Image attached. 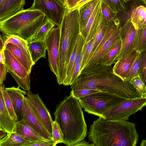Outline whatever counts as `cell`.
<instances>
[{"instance_id":"obj_1","label":"cell","mask_w":146,"mask_h":146,"mask_svg":"<svg viewBox=\"0 0 146 146\" xmlns=\"http://www.w3.org/2000/svg\"><path fill=\"white\" fill-rule=\"evenodd\" d=\"M71 88V90H97L126 99L142 97L130 82L123 80L113 73L111 66L100 64L84 68Z\"/></svg>"},{"instance_id":"obj_2","label":"cell","mask_w":146,"mask_h":146,"mask_svg":"<svg viewBox=\"0 0 146 146\" xmlns=\"http://www.w3.org/2000/svg\"><path fill=\"white\" fill-rule=\"evenodd\" d=\"M88 138L96 146H136L139 135L133 123L99 117L90 125Z\"/></svg>"},{"instance_id":"obj_3","label":"cell","mask_w":146,"mask_h":146,"mask_svg":"<svg viewBox=\"0 0 146 146\" xmlns=\"http://www.w3.org/2000/svg\"><path fill=\"white\" fill-rule=\"evenodd\" d=\"M82 108L78 99L71 93L56 107L54 120L60 127L63 143L66 146H74L87 136V127Z\"/></svg>"},{"instance_id":"obj_4","label":"cell","mask_w":146,"mask_h":146,"mask_svg":"<svg viewBox=\"0 0 146 146\" xmlns=\"http://www.w3.org/2000/svg\"><path fill=\"white\" fill-rule=\"evenodd\" d=\"M45 16L41 11L29 8L0 21L4 35L19 36L28 42L44 23Z\"/></svg>"},{"instance_id":"obj_5","label":"cell","mask_w":146,"mask_h":146,"mask_svg":"<svg viewBox=\"0 0 146 146\" xmlns=\"http://www.w3.org/2000/svg\"><path fill=\"white\" fill-rule=\"evenodd\" d=\"M60 29L59 77L57 80L59 85L62 84L66 76L67 65L72 48L76 37L81 32L79 11H70L66 7Z\"/></svg>"},{"instance_id":"obj_6","label":"cell","mask_w":146,"mask_h":146,"mask_svg":"<svg viewBox=\"0 0 146 146\" xmlns=\"http://www.w3.org/2000/svg\"><path fill=\"white\" fill-rule=\"evenodd\" d=\"M126 99L108 92L100 91L78 100L85 111L104 118L105 113Z\"/></svg>"},{"instance_id":"obj_7","label":"cell","mask_w":146,"mask_h":146,"mask_svg":"<svg viewBox=\"0 0 146 146\" xmlns=\"http://www.w3.org/2000/svg\"><path fill=\"white\" fill-rule=\"evenodd\" d=\"M120 23L117 17L107 23L103 37L95 50L91 52L84 68L100 64L104 55L120 38Z\"/></svg>"},{"instance_id":"obj_8","label":"cell","mask_w":146,"mask_h":146,"mask_svg":"<svg viewBox=\"0 0 146 146\" xmlns=\"http://www.w3.org/2000/svg\"><path fill=\"white\" fill-rule=\"evenodd\" d=\"M146 106V98L127 99L104 114V119L112 120H127L131 115L141 111Z\"/></svg>"},{"instance_id":"obj_9","label":"cell","mask_w":146,"mask_h":146,"mask_svg":"<svg viewBox=\"0 0 146 146\" xmlns=\"http://www.w3.org/2000/svg\"><path fill=\"white\" fill-rule=\"evenodd\" d=\"M5 64L8 72L12 76L20 87L28 91L31 89L30 73L17 60L11 53L5 48Z\"/></svg>"},{"instance_id":"obj_10","label":"cell","mask_w":146,"mask_h":146,"mask_svg":"<svg viewBox=\"0 0 146 146\" xmlns=\"http://www.w3.org/2000/svg\"><path fill=\"white\" fill-rule=\"evenodd\" d=\"M66 7L61 5L56 0H33L32 5L29 8L40 11L46 17L60 28Z\"/></svg>"},{"instance_id":"obj_11","label":"cell","mask_w":146,"mask_h":146,"mask_svg":"<svg viewBox=\"0 0 146 146\" xmlns=\"http://www.w3.org/2000/svg\"><path fill=\"white\" fill-rule=\"evenodd\" d=\"M60 29L58 27H54L46 37L45 42L47 48L49 66L51 71L56 76L59 77Z\"/></svg>"},{"instance_id":"obj_12","label":"cell","mask_w":146,"mask_h":146,"mask_svg":"<svg viewBox=\"0 0 146 146\" xmlns=\"http://www.w3.org/2000/svg\"><path fill=\"white\" fill-rule=\"evenodd\" d=\"M26 97L36 113L52 136L53 120L50 113L38 93L34 94L30 90Z\"/></svg>"},{"instance_id":"obj_13","label":"cell","mask_w":146,"mask_h":146,"mask_svg":"<svg viewBox=\"0 0 146 146\" xmlns=\"http://www.w3.org/2000/svg\"><path fill=\"white\" fill-rule=\"evenodd\" d=\"M137 29L130 18L120 29L122 45L117 60L135 49V39Z\"/></svg>"},{"instance_id":"obj_14","label":"cell","mask_w":146,"mask_h":146,"mask_svg":"<svg viewBox=\"0 0 146 146\" xmlns=\"http://www.w3.org/2000/svg\"><path fill=\"white\" fill-rule=\"evenodd\" d=\"M23 112V118L26 120L42 136L48 140L53 141L52 135L39 119L25 96Z\"/></svg>"},{"instance_id":"obj_15","label":"cell","mask_w":146,"mask_h":146,"mask_svg":"<svg viewBox=\"0 0 146 146\" xmlns=\"http://www.w3.org/2000/svg\"><path fill=\"white\" fill-rule=\"evenodd\" d=\"M139 52L134 49L118 59L112 67L113 73L125 81L130 69Z\"/></svg>"},{"instance_id":"obj_16","label":"cell","mask_w":146,"mask_h":146,"mask_svg":"<svg viewBox=\"0 0 146 146\" xmlns=\"http://www.w3.org/2000/svg\"><path fill=\"white\" fill-rule=\"evenodd\" d=\"M102 1L97 0L93 12L85 28L81 32L85 39V43L95 36L102 15L101 8Z\"/></svg>"},{"instance_id":"obj_17","label":"cell","mask_w":146,"mask_h":146,"mask_svg":"<svg viewBox=\"0 0 146 146\" xmlns=\"http://www.w3.org/2000/svg\"><path fill=\"white\" fill-rule=\"evenodd\" d=\"M5 85L2 83L0 86V127L7 134L15 132L16 123L11 117L6 107L3 96Z\"/></svg>"},{"instance_id":"obj_18","label":"cell","mask_w":146,"mask_h":146,"mask_svg":"<svg viewBox=\"0 0 146 146\" xmlns=\"http://www.w3.org/2000/svg\"><path fill=\"white\" fill-rule=\"evenodd\" d=\"M15 132L31 142L40 140L50 141L42 136L24 118L16 122Z\"/></svg>"},{"instance_id":"obj_19","label":"cell","mask_w":146,"mask_h":146,"mask_svg":"<svg viewBox=\"0 0 146 146\" xmlns=\"http://www.w3.org/2000/svg\"><path fill=\"white\" fill-rule=\"evenodd\" d=\"M18 86L5 88L13 107L17 118V121L22 120L23 118V107L24 98L27 92L21 90Z\"/></svg>"},{"instance_id":"obj_20","label":"cell","mask_w":146,"mask_h":146,"mask_svg":"<svg viewBox=\"0 0 146 146\" xmlns=\"http://www.w3.org/2000/svg\"><path fill=\"white\" fill-rule=\"evenodd\" d=\"M25 0H2L0 3V21L24 10Z\"/></svg>"},{"instance_id":"obj_21","label":"cell","mask_w":146,"mask_h":146,"mask_svg":"<svg viewBox=\"0 0 146 146\" xmlns=\"http://www.w3.org/2000/svg\"><path fill=\"white\" fill-rule=\"evenodd\" d=\"M3 38L5 41L3 50H4L7 45L9 43L17 45L23 52L29 64L33 66L29 49L28 42L22 38L14 35L10 36L4 35Z\"/></svg>"},{"instance_id":"obj_22","label":"cell","mask_w":146,"mask_h":146,"mask_svg":"<svg viewBox=\"0 0 146 146\" xmlns=\"http://www.w3.org/2000/svg\"><path fill=\"white\" fill-rule=\"evenodd\" d=\"M29 47L33 65L40 58H46L47 48L45 41L38 40L28 42Z\"/></svg>"},{"instance_id":"obj_23","label":"cell","mask_w":146,"mask_h":146,"mask_svg":"<svg viewBox=\"0 0 146 146\" xmlns=\"http://www.w3.org/2000/svg\"><path fill=\"white\" fill-rule=\"evenodd\" d=\"M121 45L122 41L120 38L103 57L100 64L110 66L115 64L120 51Z\"/></svg>"},{"instance_id":"obj_24","label":"cell","mask_w":146,"mask_h":146,"mask_svg":"<svg viewBox=\"0 0 146 146\" xmlns=\"http://www.w3.org/2000/svg\"><path fill=\"white\" fill-rule=\"evenodd\" d=\"M31 142L16 132L7 134L0 140V146H27Z\"/></svg>"},{"instance_id":"obj_25","label":"cell","mask_w":146,"mask_h":146,"mask_svg":"<svg viewBox=\"0 0 146 146\" xmlns=\"http://www.w3.org/2000/svg\"><path fill=\"white\" fill-rule=\"evenodd\" d=\"M130 18L136 29L142 25L146 24V6L141 5L134 9Z\"/></svg>"},{"instance_id":"obj_26","label":"cell","mask_w":146,"mask_h":146,"mask_svg":"<svg viewBox=\"0 0 146 146\" xmlns=\"http://www.w3.org/2000/svg\"><path fill=\"white\" fill-rule=\"evenodd\" d=\"M97 0H94L87 3L79 10L80 15L81 32L85 28L96 5Z\"/></svg>"},{"instance_id":"obj_27","label":"cell","mask_w":146,"mask_h":146,"mask_svg":"<svg viewBox=\"0 0 146 146\" xmlns=\"http://www.w3.org/2000/svg\"><path fill=\"white\" fill-rule=\"evenodd\" d=\"M5 48L9 50L27 71L31 73L32 66L29 64L23 52L17 45L9 43Z\"/></svg>"},{"instance_id":"obj_28","label":"cell","mask_w":146,"mask_h":146,"mask_svg":"<svg viewBox=\"0 0 146 146\" xmlns=\"http://www.w3.org/2000/svg\"><path fill=\"white\" fill-rule=\"evenodd\" d=\"M55 25L53 22L46 17L44 22L43 25L28 42L38 40L45 41L50 31Z\"/></svg>"},{"instance_id":"obj_29","label":"cell","mask_w":146,"mask_h":146,"mask_svg":"<svg viewBox=\"0 0 146 146\" xmlns=\"http://www.w3.org/2000/svg\"><path fill=\"white\" fill-rule=\"evenodd\" d=\"M135 47V49L139 52L146 49V24L142 25L137 29Z\"/></svg>"},{"instance_id":"obj_30","label":"cell","mask_w":146,"mask_h":146,"mask_svg":"<svg viewBox=\"0 0 146 146\" xmlns=\"http://www.w3.org/2000/svg\"><path fill=\"white\" fill-rule=\"evenodd\" d=\"M85 43V40L82 36L80 41L77 51L76 56L71 71L64 80L62 84L64 86H70L71 77L74 69L76 65L82 60L83 50Z\"/></svg>"},{"instance_id":"obj_31","label":"cell","mask_w":146,"mask_h":146,"mask_svg":"<svg viewBox=\"0 0 146 146\" xmlns=\"http://www.w3.org/2000/svg\"><path fill=\"white\" fill-rule=\"evenodd\" d=\"M107 24V21L102 14L95 35L93 47L91 52L95 50L102 40L105 34Z\"/></svg>"},{"instance_id":"obj_32","label":"cell","mask_w":146,"mask_h":146,"mask_svg":"<svg viewBox=\"0 0 146 146\" xmlns=\"http://www.w3.org/2000/svg\"><path fill=\"white\" fill-rule=\"evenodd\" d=\"M82 36V35L81 32L79 33L72 48L67 65L65 78L71 71L74 60L76 55L79 44Z\"/></svg>"},{"instance_id":"obj_33","label":"cell","mask_w":146,"mask_h":146,"mask_svg":"<svg viewBox=\"0 0 146 146\" xmlns=\"http://www.w3.org/2000/svg\"><path fill=\"white\" fill-rule=\"evenodd\" d=\"M105 1L115 13L117 14L125 12L126 8L125 2L123 0H103Z\"/></svg>"},{"instance_id":"obj_34","label":"cell","mask_w":146,"mask_h":146,"mask_svg":"<svg viewBox=\"0 0 146 146\" xmlns=\"http://www.w3.org/2000/svg\"><path fill=\"white\" fill-rule=\"evenodd\" d=\"M94 38L95 36L87 42L84 44L80 73L83 69L84 65L92 51Z\"/></svg>"},{"instance_id":"obj_35","label":"cell","mask_w":146,"mask_h":146,"mask_svg":"<svg viewBox=\"0 0 146 146\" xmlns=\"http://www.w3.org/2000/svg\"><path fill=\"white\" fill-rule=\"evenodd\" d=\"M52 125V136L55 146L59 143H63V135L59 124L54 120L53 121Z\"/></svg>"},{"instance_id":"obj_36","label":"cell","mask_w":146,"mask_h":146,"mask_svg":"<svg viewBox=\"0 0 146 146\" xmlns=\"http://www.w3.org/2000/svg\"><path fill=\"white\" fill-rule=\"evenodd\" d=\"M139 75L146 86V49L140 52Z\"/></svg>"},{"instance_id":"obj_37","label":"cell","mask_w":146,"mask_h":146,"mask_svg":"<svg viewBox=\"0 0 146 146\" xmlns=\"http://www.w3.org/2000/svg\"><path fill=\"white\" fill-rule=\"evenodd\" d=\"M130 82L142 97L146 98V86L139 76L133 78Z\"/></svg>"},{"instance_id":"obj_38","label":"cell","mask_w":146,"mask_h":146,"mask_svg":"<svg viewBox=\"0 0 146 146\" xmlns=\"http://www.w3.org/2000/svg\"><path fill=\"white\" fill-rule=\"evenodd\" d=\"M101 8L102 14L107 23L117 17V14L114 13L108 4L103 0L102 1Z\"/></svg>"},{"instance_id":"obj_39","label":"cell","mask_w":146,"mask_h":146,"mask_svg":"<svg viewBox=\"0 0 146 146\" xmlns=\"http://www.w3.org/2000/svg\"><path fill=\"white\" fill-rule=\"evenodd\" d=\"M3 94L4 102L6 107L12 118L16 122L18 121L17 115L14 111L10 98L5 89L3 91Z\"/></svg>"},{"instance_id":"obj_40","label":"cell","mask_w":146,"mask_h":146,"mask_svg":"<svg viewBox=\"0 0 146 146\" xmlns=\"http://www.w3.org/2000/svg\"><path fill=\"white\" fill-rule=\"evenodd\" d=\"M140 52L138 54L135 61L133 63L128 74L125 81L130 82V81L134 77L139 75V66Z\"/></svg>"},{"instance_id":"obj_41","label":"cell","mask_w":146,"mask_h":146,"mask_svg":"<svg viewBox=\"0 0 146 146\" xmlns=\"http://www.w3.org/2000/svg\"><path fill=\"white\" fill-rule=\"evenodd\" d=\"M100 91H101L97 90L86 88L71 90L70 93L78 99L86 96Z\"/></svg>"},{"instance_id":"obj_42","label":"cell","mask_w":146,"mask_h":146,"mask_svg":"<svg viewBox=\"0 0 146 146\" xmlns=\"http://www.w3.org/2000/svg\"><path fill=\"white\" fill-rule=\"evenodd\" d=\"M27 146H55L53 141L40 140L31 142Z\"/></svg>"},{"instance_id":"obj_43","label":"cell","mask_w":146,"mask_h":146,"mask_svg":"<svg viewBox=\"0 0 146 146\" xmlns=\"http://www.w3.org/2000/svg\"><path fill=\"white\" fill-rule=\"evenodd\" d=\"M81 60L75 66L72 74L70 81V86L72 85L78 78L80 73Z\"/></svg>"},{"instance_id":"obj_44","label":"cell","mask_w":146,"mask_h":146,"mask_svg":"<svg viewBox=\"0 0 146 146\" xmlns=\"http://www.w3.org/2000/svg\"><path fill=\"white\" fill-rule=\"evenodd\" d=\"M8 70L5 64L0 62V84L5 80Z\"/></svg>"},{"instance_id":"obj_45","label":"cell","mask_w":146,"mask_h":146,"mask_svg":"<svg viewBox=\"0 0 146 146\" xmlns=\"http://www.w3.org/2000/svg\"><path fill=\"white\" fill-rule=\"evenodd\" d=\"M94 0H81L76 5L72 8L69 9L70 11H71L75 10H79L85 4Z\"/></svg>"},{"instance_id":"obj_46","label":"cell","mask_w":146,"mask_h":146,"mask_svg":"<svg viewBox=\"0 0 146 146\" xmlns=\"http://www.w3.org/2000/svg\"><path fill=\"white\" fill-rule=\"evenodd\" d=\"M81 0H66V7L69 9L74 7Z\"/></svg>"},{"instance_id":"obj_47","label":"cell","mask_w":146,"mask_h":146,"mask_svg":"<svg viewBox=\"0 0 146 146\" xmlns=\"http://www.w3.org/2000/svg\"><path fill=\"white\" fill-rule=\"evenodd\" d=\"M74 146H94L95 145L93 143H90L89 142L83 140L78 142Z\"/></svg>"},{"instance_id":"obj_48","label":"cell","mask_w":146,"mask_h":146,"mask_svg":"<svg viewBox=\"0 0 146 146\" xmlns=\"http://www.w3.org/2000/svg\"><path fill=\"white\" fill-rule=\"evenodd\" d=\"M5 56L4 50H2L0 51V62L5 64Z\"/></svg>"},{"instance_id":"obj_49","label":"cell","mask_w":146,"mask_h":146,"mask_svg":"<svg viewBox=\"0 0 146 146\" xmlns=\"http://www.w3.org/2000/svg\"><path fill=\"white\" fill-rule=\"evenodd\" d=\"M0 51L3 50L4 46L5 41L1 35H0Z\"/></svg>"},{"instance_id":"obj_50","label":"cell","mask_w":146,"mask_h":146,"mask_svg":"<svg viewBox=\"0 0 146 146\" xmlns=\"http://www.w3.org/2000/svg\"><path fill=\"white\" fill-rule=\"evenodd\" d=\"M0 140L6 136L7 133L0 127Z\"/></svg>"},{"instance_id":"obj_51","label":"cell","mask_w":146,"mask_h":146,"mask_svg":"<svg viewBox=\"0 0 146 146\" xmlns=\"http://www.w3.org/2000/svg\"><path fill=\"white\" fill-rule=\"evenodd\" d=\"M60 4L64 7H66V0H56Z\"/></svg>"},{"instance_id":"obj_52","label":"cell","mask_w":146,"mask_h":146,"mask_svg":"<svg viewBox=\"0 0 146 146\" xmlns=\"http://www.w3.org/2000/svg\"><path fill=\"white\" fill-rule=\"evenodd\" d=\"M140 146H146V140H143L141 141Z\"/></svg>"},{"instance_id":"obj_53","label":"cell","mask_w":146,"mask_h":146,"mask_svg":"<svg viewBox=\"0 0 146 146\" xmlns=\"http://www.w3.org/2000/svg\"><path fill=\"white\" fill-rule=\"evenodd\" d=\"M146 5V0H142V1Z\"/></svg>"},{"instance_id":"obj_54","label":"cell","mask_w":146,"mask_h":146,"mask_svg":"<svg viewBox=\"0 0 146 146\" xmlns=\"http://www.w3.org/2000/svg\"><path fill=\"white\" fill-rule=\"evenodd\" d=\"M123 0L124 1L125 3L127 2V1H130V0Z\"/></svg>"},{"instance_id":"obj_55","label":"cell","mask_w":146,"mask_h":146,"mask_svg":"<svg viewBox=\"0 0 146 146\" xmlns=\"http://www.w3.org/2000/svg\"><path fill=\"white\" fill-rule=\"evenodd\" d=\"M2 0H0V3H1Z\"/></svg>"},{"instance_id":"obj_56","label":"cell","mask_w":146,"mask_h":146,"mask_svg":"<svg viewBox=\"0 0 146 146\" xmlns=\"http://www.w3.org/2000/svg\"><path fill=\"white\" fill-rule=\"evenodd\" d=\"M142 1V0H141Z\"/></svg>"}]
</instances>
